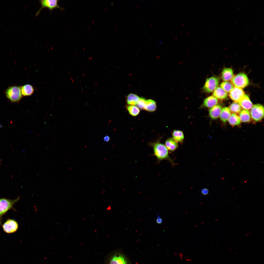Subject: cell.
<instances>
[{
  "instance_id": "6da1fadb",
  "label": "cell",
  "mask_w": 264,
  "mask_h": 264,
  "mask_svg": "<svg viewBox=\"0 0 264 264\" xmlns=\"http://www.w3.org/2000/svg\"><path fill=\"white\" fill-rule=\"evenodd\" d=\"M152 145L154 151L153 155L157 158L158 163L162 160H166L169 161L173 166L176 165V163L170 157L168 150L165 145L158 142Z\"/></svg>"
},
{
  "instance_id": "7a4b0ae2",
  "label": "cell",
  "mask_w": 264,
  "mask_h": 264,
  "mask_svg": "<svg viewBox=\"0 0 264 264\" xmlns=\"http://www.w3.org/2000/svg\"><path fill=\"white\" fill-rule=\"evenodd\" d=\"M20 197L13 200L5 198H0V226L2 225L3 215L8 210L13 209L14 205L19 200Z\"/></svg>"
},
{
  "instance_id": "3957f363",
  "label": "cell",
  "mask_w": 264,
  "mask_h": 264,
  "mask_svg": "<svg viewBox=\"0 0 264 264\" xmlns=\"http://www.w3.org/2000/svg\"><path fill=\"white\" fill-rule=\"evenodd\" d=\"M5 94L7 98L11 102H18L22 96L21 87L18 86L10 87L6 89Z\"/></svg>"
},
{
  "instance_id": "277c9868",
  "label": "cell",
  "mask_w": 264,
  "mask_h": 264,
  "mask_svg": "<svg viewBox=\"0 0 264 264\" xmlns=\"http://www.w3.org/2000/svg\"><path fill=\"white\" fill-rule=\"evenodd\" d=\"M231 83L234 87L244 88L248 86L249 80L247 75L243 73H240L233 76L231 80Z\"/></svg>"
},
{
  "instance_id": "5b68a950",
  "label": "cell",
  "mask_w": 264,
  "mask_h": 264,
  "mask_svg": "<svg viewBox=\"0 0 264 264\" xmlns=\"http://www.w3.org/2000/svg\"><path fill=\"white\" fill-rule=\"evenodd\" d=\"M251 117L254 121H260L264 117V107L262 105L257 104L253 105L250 112Z\"/></svg>"
},
{
  "instance_id": "8992f818",
  "label": "cell",
  "mask_w": 264,
  "mask_h": 264,
  "mask_svg": "<svg viewBox=\"0 0 264 264\" xmlns=\"http://www.w3.org/2000/svg\"><path fill=\"white\" fill-rule=\"evenodd\" d=\"M219 83V79L216 77L212 76L208 78L202 88V91L206 93H211L218 87Z\"/></svg>"
},
{
  "instance_id": "52a82bcc",
  "label": "cell",
  "mask_w": 264,
  "mask_h": 264,
  "mask_svg": "<svg viewBox=\"0 0 264 264\" xmlns=\"http://www.w3.org/2000/svg\"><path fill=\"white\" fill-rule=\"evenodd\" d=\"M58 0H39V2L41 4V7L36 13V16L38 15L42 9L44 8H48L51 11L56 8L63 10V9L58 5Z\"/></svg>"
},
{
  "instance_id": "ba28073f",
  "label": "cell",
  "mask_w": 264,
  "mask_h": 264,
  "mask_svg": "<svg viewBox=\"0 0 264 264\" xmlns=\"http://www.w3.org/2000/svg\"><path fill=\"white\" fill-rule=\"evenodd\" d=\"M19 225L18 222L13 219H8L2 225V227L4 231L8 233H11L16 232L18 230Z\"/></svg>"
},
{
  "instance_id": "9c48e42d",
  "label": "cell",
  "mask_w": 264,
  "mask_h": 264,
  "mask_svg": "<svg viewBox=\"0 0 264 264\" xmlns=\"http://www.w3.org/2000/svg\"><path fill=\"white\" fill-rule=\"evenodd\" d=\"M108 264H128L127 258L122 254L116 253L110 256Z\"/></svg>"
},
{
  "instance_id": "30bf717a",
  "label": "cell",
  "mask_w": 264,
  "mask_h": 264,
  "mask_svg": "<svg viewBox=\"0 0 264 264\" xmlns=\"http://www.w3.org/2000/svg\"><path fill=\"white\" fill-rule=\"evenodd\" d=\"M229 96L234 102H238L244 95V92L240 88L234 87L229 92Z\"/></svg>"
},
{
  "instance_id": "8fae6325",
  "label": "cell",
  "mask_w": 264,
  "mask_h": 264,
  "mask_svg": "<svg viewBox=\"0 0 264 264\" xmlns=\"http://www.w3.org/2000/svg\"><path fill=\"white\" fill-rule=\"evenodd\" d=\"M218 99L213 96H211L205 99L200 108H211L217 105Z\"/></svg>"
},
{
  "instance_id": "7c38bea8",
  "label": "cell",
  "mask_w": 264,
  "mask_h": 264,
  "mask_svg": "<svg viewBox=\"0 0 264 264\" xmlns=\"http://www.w3.org/2000/svg\"><path fill=\"white\" fill-rule=\"evenodd\" d=\"M238 103L242 108L248 110L251 109L253 105L249 97L245 94L244 95Z\"/></svg>"
},
{
  "instance_id": "4fadbf2b",
  "label": "cell",
  "mask_w": 264,
  "mask_h": 264,
  "mask_svg": "<svg viewBox=\"0 0 264 264\" xmlns=\"http://www.w3.org/2000/svg\"><path fill=\"white\" fill-rule=\"evenodd\" d=\"M222 109V107L219 105H217L211 108L209 110V114L212 119H217L220 116Z\"/></svg>"
},
{
  "instance_id": "5bb4252c",
  "label": "cell",
  "mask_w": 264,
  "mask_h": 264,
  "mask_svg": "<svg viewBox=\"0 0 264 264\" xmlns=\"http://www.w3.org/2000/svg\"><path fill=\"white\" fill-rule=\"evenodd\" d=\"M165 145L167 149L171 152L176 150L178 147V144L173 138L167 139L165 142Z\"/></svg>"
},
{
  "instance_id": "9a60e30c",
  "label": "cell",
  "mask_w": 264,
  "mask_h": 264,
  "mask_svg": "<svg viewBox=\"0 0 264 264\" xmlns=\"http://www.w3.org/2000/svg\"><path fill=\"white\" fill-rule=\"evenodd\" d=\"M221 78L224 81H228L231 80L233 77L232 69L230 68L224 69L221 74Z\"/></svg>"
},
{
  "instance_id": "2e32d148",
  "label": "cell",
  "mask_w": 264,
  "mask_h": 264,
  "mask_svg": "<svg viewBox=\"0 0 264 264\" xmlns=\"http://www.w3.org/2000/svg\"><path fill=\"white\" fill-rule=\"evenodd\" d=\"M213 95L218 99L223 100L227 97V93L220 87H218L213 91Z\"/></svg>"
},
{
  "instance_id": "e0dca14e",
  "label": "cell",
  "mask_w": 264,
  "mask_h": 264,
  "mask_svg": "<svg viewBox=\"0 0 264 264\" xmlns=\"http://www.w3.org/2000/svg\"><path fill=\"white\" fill-rule=\"evenodd\" d=\"M231 114L229 108L224 107L221 109L219 116L220 119L221 121L225 123L228 121Z\"/></svg>"
},
{
  "instance_id": "ac0fdd59",
  "label": "cell",
  "mask_w": 264,
  "mask_h": 264,
  "mask_svg": "<svg viewBox=\"0 0 264 264\" xmlns=\"http://www.w3.org/2000/svg\"><path fill=\"white\" fill-rule=\"evenodd\" d=\"M239 117L241 121L244 123H248L251 120L250 113L247 110H242L239 113Z\"/></svg>"
},
{
  "instance_id": "d6986e66",
  "label": "cell",
  "mask_w": 264,
  "mask_h": 264,
  "mask_svg": "<svg viewBox=\"0 0 264 264\" xmlns=\"http://www.w3.org/2000/svg\"><path fill=\"white\" fill-rule=\"evenodd\" d=\"M228 121L229 123L233 126L240 125L241 121L239 116L233 113L231 114Z\"/></svg>"
},
{
  "instance_id": "ffe728a7",
  "label": "cell",
  "mask_w": 264,
  "mask_h": 264,
  "mask_svg": "<svg viewBox=\"0 0 264 264\" xmlns=\"http://www.w3.org/2000/svg\"><path fill=\"white\" fill-rule=\"evenodd\" d=\"M34 90L33 87L30 84H26L21 87L22 94L23 96L31 95L33 93Z\"/></svg>"
},
{
  "instance_id": "44dd1931",
  "label": "cell",
  "mask_w": 264,
  "mask_h": 264,
  "mask_svg": "<svg viewBox=\"0 0 264 264\" xmlns=\"http://www.w3.org/2000/svg\"><path fill=\"white\" fill-rule=\"evenodd\" d=\"M173 138L177 142L182 143L184 138L183 132L179 130H174L172 132Z\"/></svg>"
},
{
  "instance_id": "7402d4cb",
  "label": "cell",
  "mask_w": 264,
  "mask_h": 264,
  "mask_svg": "<svg viewBox=\"0 0 264 264\" xmlns=\"http://www.w3.org/2000/svg\"><path fill=\"white\" fill-rule=\"evenodd\" d=\"M156 108V102L154 100L149 99L146 101L144 109L145 110L149 111H154Z\"/></svg>"
},
{
  "instance_id": "603a6c76",
  "label": "cell",
  "mask_w": 264,
  "mask_h": 264,
  "mask_svg": "<svg viewBox=\"0 0 264 264\" xmlns=\"http://www.w3.org/2000/svg\"><path fill=\"white\" fill-rule=\"evenodd\" d=\"M139 99V97L136 95L131 93L128 95L127 98V103L132 105L137 104Z\"/></svg>"
},
{
  "instance_id": "cb8c5ba5",
  "label": "cell",
  "mask_w": 264,
  "mask_h": 264,
  "mask_svg": "<svg viewBox=\"0 0 264 264\" xmlns=\"http://www.w3.org/2000/svg\"><path fill=\"white\" fill-rule=\"evenodd\" d=\"M229 108L230 112L236 114H239L242 110V107L239 103L236 102L232 103Z\"/></svg>"
},
{
  "instance_id": "d4e9b609",
  "label": "cell",
  "mask_w": 264,
  "mask_h": 264,
  "mask_svg": "<svg viewBox=\"0 0 264 264\" xmlns=\"http://www.w3.org/2000/svg\"><path fill=\"white\" fill-rule=\"evenodd\" d=\"M220 86L227 93L230 92L234 87L231 83L228 81H224L222 82L220 84Z\"/></svg>"
},
{
  "instance_id": "484cf974",
  "label": "cell",
  "mask_w": 264,
  "mask_h": 264,
  "mask_svg": "<svg viewBox=\"0 0 264 264\" xmlns=\"http://www.w3.org/2000/svg\"><path fill=\"white\" fill-rule=\"evenodd\" d=\"M129 113L132 115L135 116L138 115L140 111V110L136 106L134 105H130L127 107Z\"/></svg>"
},
{
  "instance_id": "4316f807",
  "label": "cell",
  "mask_w": 264,
  "mask_h": 264,
  "mask_svg": "<svg viewBox=\"0 0 264 264\" xmlns=\"http://www.w3.org/2000/svg\"><path fill=\"white\" fill-rule=\"evenodd\" d=\"M146 100L143 98H139L138 101L136 105L137 107L141 109H144L145 104Z\"/></svg>"
},
{
  "instance_id": "83f0119b",
  "label": "cell",
  "mask_w": 264,
  "mask_h": 264,
  "mask_svg": "<svg viewBox=\"0 0 264 264\" xmlns=\"http://www.w3.org/2000/svg\"><path fill=\"white\" fill-rule=\"evenodd\" d=\"M201 193L203 195H207L209 192L208 189L206 188H202L201 191Z\"/></svg>"
},
{
  "instance_id": "f1b7e54d",
  "label": "cell",
  "mask_w": 264,
  "mask_h": 264,
  "mask_svg": "<svg viewBox=\"0 0 264 264\" xmlns=\"http://www.w3.org/2000/svg\"><path fill=\"white\" fill-rule=\"evenodd\" d=\"M157 217L156 220V222L158 224H161L163 220L161 218L160 216L158 213H157Z\"/></svg>"
},
{
  "instance_id": "f546056e",
  "label": "cell",
  "mask_w": 264,
  "mask_h": 264,
  "mask_svg": "<svg viewBox=\"0 0 264 264\" xmlns=\"http://www.w3.org/2000/svg\"><path fill=\"white\" fill-rule=\"evenodd\" d=\"M174 254L176 256H178L180 258V259L181 260H182L183 259V254L179 252H174Z\"/></svg>"
},
{
  "instance_id": "4dcf8cb0",
  "label": "cell",
  "mask_w": 264,
  "mask_h": 264,
  "mask_svg": "<svg viewBox=\"0 0 264 264\" xmlns=\"http://www.w3.org/2000/svg\"><path fill=\"white\" fill-rule=\"evenodd\" d=\"M110 140V137L108 136H105L104 138V140L105 142H108Z\"/></svg>"
},
{
  "instance_id": "1f68e13d",
  "label": "cell",
  "mask_w": 264,
  "mask_h": 264,
  "mask_svg": "<svg viewBox=\"0 0 264 264\" xmlns=\"http://www.w3.org/2000/svg\"><path fill=\"white\" fill-rule=\"evenodd\" d=\"M185 260L187 262H193V260L189 258H187L186 257H185L184 258Z\"/></svg>"
},
{
  "instance_id": "d6a6232c",
  "label": "cell",
  "mask_w": 264,
  "mask_h": 264,
  "mask_svg": "<svg viewBox=\"0 0 264 264\" xmlns=\"http://www.w3.org/2000/svg\"><path fill=\"white\" fill-rule=\"evenodd\" d=\"M185 22L183 23H182V26H184V25H185Z\"/></svg>"
},
{
  "instance_id": "836d02e7",
  "label": "cell",
  "mask_w": 264,
  "mask_h": 264,
  "mask_svg": "<svg viewBox=\"0 0 264 264\" xmlns=\"http://www.w3.org/2000/svg\"><path fill=\"white\" fill-rule=\"evenodd\" d=\"M264 45V44L263 43V44H260V45Z\"/></svg>"
},
{
  "instance_id": "e575fe53",
  "label": "cell",
  "mask_w": 264,
  "mask_h": 264,
  "mask_svg": "<svg viewBox=\"0 0 264 264\" xmlns=\"http://www.w3.org/2000/svg\"><path fill=\"white\" fill-rule=\"evenodd\" d=\"M177 39V37H176L175 38V40H176Z\"/></svg>"
},
{
  "instance_id": "d590c367",
  "label": "cell",
  "mask_w": 264,
  "mask_h": 264,
  "mask_svg": "<svg viewBox=\"0 0 264 264\" xmlns=\"http://www.w3.org/2000/svg\"><path fill=\"white\" fill-rule=\"evenodd\" d=\"M114 3H113V2L112 3H111V4L112 5H114Z\"/></svg>"
},
{
  "instance_id": "8d00e7d4",
  "label": "cell",
  "mask_w": 264,
  "mask_h": 264,
  "mask_svg": "<svg viewBox=\"0 0 264 264\" xmlns=\"http://www.w3.org/2000/svg\"><path fill=\"white\" fill-rule=\"evenodd\" d=\"M159 43H160V44H162V42H161V41H160V42H159Z\"/></svg>"
},
{
  "instance_id": "74e56055",
  "label": "cell",
  "mask_w": 264,
  "mask_h": 264,
  "mask_svg": "<svg viewBox=\"0 0 264 264\" xmlns=\"http://www.w3.org/2000/svg\"><path fill=\"white\" fill-rule=\"evenodd\" d=\"M116 29V27H115L114 28V30H115Z\"/></svg>"
},
{
  "instance_id": "f35d334b",
  "label": "cell",
  "mask_w": 264,
  "mask_h": 264,
  "mask_svg": "<svg viewBox=\"0 0 264 264\" xmlns=\"http://www.w3.org/2000/svg\"><path fill=\"white\" fill-rule=\"evenodd\" d=\"M138 6H137L136 7V8H138Z\"/></svg>"
},
{
  "instance_id": "ab89813d",
  "label": "cell",
  "mask_w": 264,
  "mask_h": 264,
  "mask_svg": "<svg viewBox=\"0 0 264 264\" xmlns=\"http://www.w3.org/2000/svg\"><path fill=\"white\" fill-rule=\"evenodd\" d=\"M189 33H190V32H188V33H187V35H188V34H189Z\"/></svg>"
},
{
  "instance_id": "60d3db41",
  "label": "cell",
  "mask_w": 264,
  "mask_h": 264,
  "mask_svg": "<svg viewBox=\"0 0 264 264\" xmlns=\"http://www.w3.org/2000/svg\"><path fill=\"white\" fill-rule=\"evenodd\" d=\"M152 23H151V24H150V26H152Z\"/></svg>"
},
{
  "instance_id": "b9f144b4",
  "label": "cell",
  "mask_w": 264,
  "mask_h": 264,
  "mask_svg": "<svg viewBox=\"0 0 264 264\" xmlns=\"http://www.w3.org/2000/svg\"><path fill=\"white\" fill-rule=\"evenodd\" d=\"M94 22V20H93V21H92V22L93 23Z\"/></svg>"
},
{
  "instance_id": "7bdbcfd3",
  "label": "cell",
  "mask_w": 264,
  "mask_h": 264,
  "mask_svg": "<svg viewBox=\"0 0 264 264\" xmlns=\"http://www.w3.org/2000/svg\"><path fill=\"white\" fill-rule=\"evenodd\" d=\"M143 17V16H142L141 17V18H142Z\"/></svg>"
},
{
  "instance_id": "ee69618b",
  "label": "cell",
  "mask_w": 264,
  "mask_h": 264,
  "mask_svg": "<svg viewBox=\"0 0 264 264\" xmlns=\"http://www.w3.org/2000/svg\"><path fill=\"white\" fill-rule=\"evenodd\" d=\"M252 44V43H251V44H250L249 45V46H250Z\"/></svg>"
},
{
  "instance_id": "f6af8a7d",
  "label": "cell",
  "mask_w": 264,
  "mask_h": 264,
  "mask_svg": "<svg viewBox=\"0 0 264 264\" xmlns=\"http://www.w3.org/2000/svg\"><path fill=\"white\" fill-rule=\"evenodd\" d=\"M105 10H107V8H105Z\"/></svg>"
},
{
  "instance_id": "bcb514c9",
  "label": "cell",
  "mask_w": 264,
  "mask_h": 264,
  "mask_svg": "<svg viewBox=\"0 0 264 264\" xmlns=\"http://www.w3.org/2000/svg\"><path fill=\"white\" fill-rule=\"evenodd\" d=\"M151 37H150V38H149V40H150V39H151Z\"/></svg>"
},
{
  "instance_id": "7dc6e473",
  "label": "cell",
  "mask_w": 264,
  "mask_h": 264,
  "mask_svg": "<svg viewBox=\"0 0 264 264\" xmlns=\"http://www.w3.org/2000/svg\"><path fill=\"white\" fill-rule=\"evenodd\" d=\"M89 25H88V28L89 27Z\"/></svg>"
},
{
  "instance_id": "c3c4849f",
  "label": "cell",
  "mask_w": 264,
  "mask_h": 264,
  "mask_svg": "<svg viewBox=\"0 0 264 264\" xmlns=\"http://www.w3.org/2000/svg\"><path fill=\"white\" fill-rule=\"evenodd\" d=\"M197 41H196V42H195V43H197Z\"/></svg>"
},
{
  "instance_id": "681fc988",
  "label": "cell",
  "mask_w": 264,
  "mask_h": 264,
  "mask_svg": "<svg viewBox=\"0 0 264 264\" xmlns=\"http://www.w3.org/2000/svg\"><path fill=\"white\" fill-rule=\"evenodd\" d=\"M258 31H259V30H257V32H256V33H257V32H258Z\"/></svg>"
},
{
  "instance_id": "f907efd6",
  "label": "cell",
  "mask_w": 264,
  "mask_h": 264,
  "mask_svg": "<svg viewBox=\"0 0 264 264\" xmlns=\"http://www.w3.org/2000/svg\"><path fill=\"white\" fill-rule=\"evenodd\" d=\"M182 32H181V34H182Z\"/></svg>"
},
{
  "instance_id": "816d5d0a",
  "label": "cell",
  "mask_w": 264,
  "mask_h": 264,
  "mask_svg": "<svg viewBox=\"0 0 264 264\" xmlns=\"http://www.w3.org/2000/svg\"><path fill=\"white\" fill-rule=\"evenodd\" d=\"M128 1V0H126V1H127H127Z\"/></svg>"
},
{
  "instance_id": "f5cc1de1",
  "label": "cell",
  "mask_w": 264,
  "mask_h": 264,
  "mask_svg": "<svg viewBox=\"0 0 264 264\" xmlns=\"http://www.w3.org/2000/svg\"><path fill=\"white\" fill-rule=\"evenodd\" d=\"M160 1V0H159V1Z\"/></svg>"
},
{
  "instance_id": "db71d44e",
  "label": "cell",
  "mask_w": 264,
  "mask_h": 264,
  "mask_svg": "<svg viewBox=\"0 0 264 264\" xmlns=\"http://www.w3.org/2000/svg\"><path fill=\"white\" fill-rule=\"evenodd\" d=\"M240 1V0H239V2Z\"/></svg>"
},
{
  "instance_id": "11a10c76",
  "label": "cell",
  "mask_w": 264,
  "mask_h": 264,
  "mask_svg": "<svg viewBox=\"0 0 264 264\" xmlns=\"http://www.w3.org/2000/svg\"><path fill=\"white\" fill-rule=\"evenodd\" d=\"M94 34V33H93L92 34Z\"/></svg>"
},
{
  "instance_id": "9f6ffc18",
  "label": "cell",
  "mask_w": 264,
  "mask_h": 264,
  "mask_svg": "<svg viewBox=\"0 0 264 264\" xmlns=\"http://www.w3.org/2000/svg\"><path fill=\"white\" fill-rule=\"evenodd\" d=\"M240 38H241V37L239 39H240Z\"/></svg>"
},
{
  "instance_id": "6f0895ef",
  "label": "cell",
  "mask_w": 264,
  "mask_h": 264,
  "mask_svg": "<svg viewBox=\"0 0 264 264\" xmlns=\"http://www.w3.org/2000/svg\"><path fill=\"white\" fill-rule=\"evenodd\" d=\"M264 35V34H263V35Z\"/></svg>"
}]
</instances>
